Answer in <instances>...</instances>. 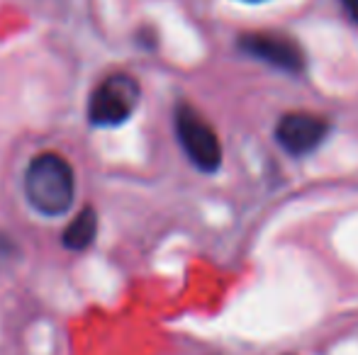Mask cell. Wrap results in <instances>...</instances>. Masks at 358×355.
<instances>
[{"label":"cell","mask_w":358,"mask_h":355,"mask_svg":"<svg viewBox=\"0 0 358 355\" xmlns=\"http://www.w3.org/2000/svg\"><path fill=\"white\" fill-rule=\"evenodd\" d=\"M24 195L44 217H62L71 209L76 178L69 161L59 153H39L24 173Z\"/></svg>","instance_id":"obj_1"},{"label":"cell","mask_w":358,"mask_h":355,"mask_svg":"<svg viewBox=\"0 0 358 355\" xmlns=\"http://www.w3.org/2000/svg\"><path fill=\"white\" fill-rule=\"evenodd\" d=\"M173 119L178 142L190 163L205 173H215L222 166V144L215 129L205 122V117L198 109H193L185 103L176 107Z\"/></svg>","instance_id":"obj_2"},{"label":"cell","mask_w":358,"mask_h":355,"mask_svg":"<svg viewBox=\"0 0 358 355\" xmlns=\"http://www.w3.org/2000/svg\"><path fill=\"white\" fill-rule=\"evenodd\" d=\"M139 100V86L132 76H110L93 90L88 103V119L95 127H117L127 122Z\"/></svg>","instance_id":"obj_3"},{"label":"cell","mask_w":358,"mask_h":355,"mask_svg":"<svg viewBox=\"0 0 358 355\" xmlns=\"http://www.w3.org/2000/svg\"><path fill=\"white\" fill-rule=\"evenodd\" d=\"M239 47L249 56L259 59V61L268 63V66L278 68V71L297 73L305 68V54H302L300 44H295L283 34L249 32L244 37H239Z\"/></svg>","instance_id":"obj_4"},{"label":"cell","mask_w":358,"mask_h":355,"mask_svg":"<svg viewBox=\"0 0 358 355\" xmlns=\"http://www.w3.org/2000/svg\"><path fill=\"white\" fill-rule=\"evenodd\" d=\"M329 134V122L312 112H287L275 127V142L292 156L312 153Z\"/></svg>","instance_id":"obj_5"},{"label":"cell","mask_w":358,"mask_h":355,"mask_svg":"<svg viewBox=\"0 0 358 355\" xmlns=\"http://www.w3.org/2000/svg\"><path fill=\"white\" fill-rule=\"evenodd\" d=\"M95 234H98V214L95 209L85 207L76 214V219L64 232V246L69 251H85L95 241Z\"/></svg>","instance_id":"obj_6"},{"label":"cell","mask_w":358,"mask_h":355,"mask_svg":"<svg viewBox=\"0 0 358 355\" xmlns=\"http://www.w3.org/2000/svg\"><path fill=\"white\" fill-rule=\"evenodd\" d=\"M15 256V246L5 234H0V261H10Z\"/></svg>","instance_id":"obj_7"},{"label":"cell","mask_w":358,"mask_h":355,"mask_svg":"<svg viewBox=\"0 0 358 355\" xmlns=\"http://www.w3.org/2000/svg\"><path fill=\"white\" fill-rule=\"evenodd\" d=\"M341 8L346 10V15H349L354 22H358V0H339Z\"/></svg>","instance_id":"obj_8"},{"label":"cell","mask_w":358,"mask_h":355,"mask_svg":"<svg viewBox=\"0 0 358 355\" xmlns=\"http://www.w3.org/2000/svg\"><path fill=\"white\" fill-rule=\"evenodd\" d=\"M244 3H261V0H244Z\"/></svg>","instance_id":"obj_9"}]
</instances>
